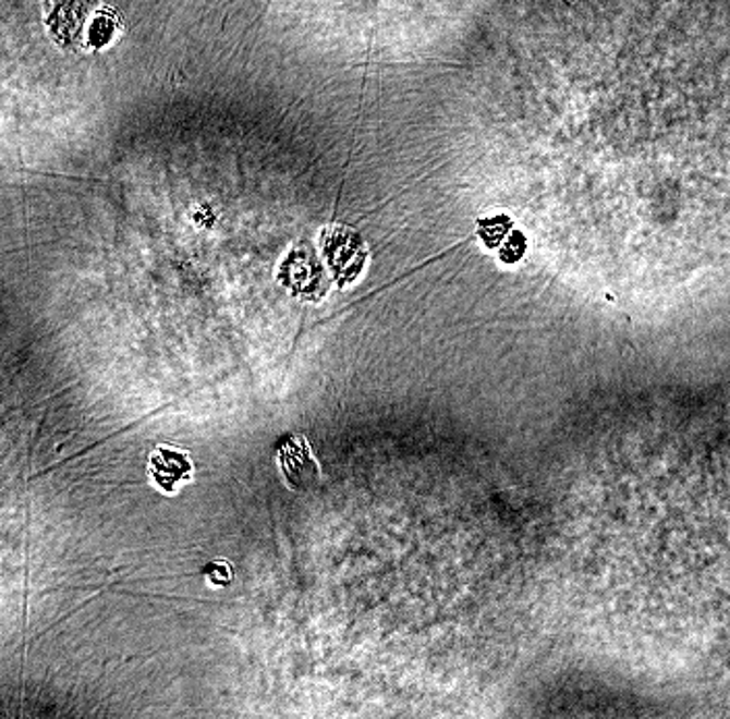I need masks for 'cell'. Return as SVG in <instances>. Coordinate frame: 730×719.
<instances>
[{"label": "cell", "mask_w": 730, "mask_h": 719, "mask_svg": "<svg viewBox=\"0 0 730 719\" xmlns=\"http://www.w3.org/2000/svg\"><path fill=\"white\" fill-rule=\"evenodd\" d=\"M148 466L154 484L167 493H172L194 475V463L190 454L171 446H158L150 454Z\"/></svg>", "instance_id": "7a4b0ae2"}, {"label": "cell", "mask_w": 730, "mask_h": 719, "mask_svg": "<svg viewBox=\"0 0 730 719\" xmlns=\"http://www.w3.org/2000/svg\"><path fill=\"white\" fill-rule=\"evenodd\" d=\"M357 239L360 236L353 233L341 231V234H332V239L324 241L330 268L339 282H353L364 268V247Z\"/></svg>", "instance_id": "3957f363"}, {"label": "cell", "mask_w": 730, "mask_h": 719, "mask_svg": "<svg viewBox=\"0 0 730 719\" xmlns=\"http://www.w3.org/2000/svg\"><path fill=\"white\" fill-rule=\"evenodd\" d=\"M277 452L284 482L293 489L305 491L320 482V466L303 436L297 434L282 436Z\"/></svg>", "instance_id": "6da1fadb"}, {"label": "cell", "mask_w": 730, "mask_h": 719, "mask_svg": "<svg viewBox=\"0 0 730 719\" xmlns=\"http://www.w3.org/2000/svg\"><path fill=\"white\" fill-rule=\"evenodd\" d=\"M204 574L210 578L212 585H218V587H224L231 583V578L235 576L233 572V566L227 562V560H216L212 564H208L204 569Z\"/></svg>", "instance_id": "277c9868"}]
</instances>
